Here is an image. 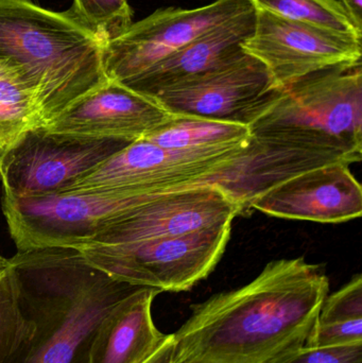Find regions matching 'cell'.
<instances>
[{
	"instance_id": "cell-1",
	"label": "cell",
	"mask_w": 362,
	"mask_h": 363,
	"mask_svg": "<svg viewBox=\"0 0 362 363\" xmlns=\"http://www.w3.org/2000/svg\"><path fill=\"white\" fill-rule=\"evenodd\" d=\"M322 267L274 260L248 285L193 305L172 334L174 357L208 363H278L306 345L329 296Z\"/></svg>"
},
{
	"instance_id": "cell-2",
	"label": "cell",
	"mask_w": 362,
	"mask_h": 363,
	"mask_svg": "<svg viewBox=\"0 0 362 363\" xmlns=\"http://www.w3.org/2000/svg\"><path fill=\"white\" fill-rule=\"evenodd\" d=\"M6 264L32 324L8 363H89L102 320L144 288L111 277L77 247L18 251Z\"/></svg>"
},
{
	"instance_id": "cell-3",
	"label": "cell",
	"mask_w": 362,
	"mask_h": 363,
	"mask_svg": "<svg viewBox=\"0 0 362 363\" xmlns=\"http://www.w3.org/2000/svg\"><path fill=\"white\" fill-rule=\"evenodd\" d=\"M102 55L103 43L72 10L0 0V64L31 91L38 125L108 80Z\"/></svg>"
},
{
	"instance_id": "cell-4",
	"label": "cell",
	"mask_w": 362,
	"mask_h": 363,
	"mask_svg": "<svg viewBox=\"0 0 362 363\" xmlns=\"http://www.w3.org/2000/svg\"><path fill=\"white\" fill-rule=\"evenodd\" d=\"M251 135L307 150L362 159V64H344L284 87Z\"/></svg>"
},
{
	"instance_id": "cell-5",
	"label": "cell",
	"mask_w": 362,
	"mask_h": 363,
	"mask_svg": "<svg viewBox=\"0 0 362 363\" xmlns=\"http://www.w3.org/2000/svg\"><path fill=\"white\" fill-rule=\"evenodd\" d=\"M231 226L120 245L91 243L77 249L119 281L161 292L187 291L214 270L229 242Z\"/></svg>"
},
{
	"instance_id": "cell-6",
	"label": "cell",
	"mask_w": 362,
	"mask_h": 363,
	"mask_svg": "<svg viewBox=\"0 0 362 363\" xmlns=\"http://www.w3.org/2000/svg\"><path fill=\"white\" fill-rule=\"evenodd\" d=\"M131 143L29 128L0 152L4 194L35 198L66 191Z\"/></svg>"
},
{
	"instance_id": "cell-7",
	"label": "cell",
	"mask_w": 362,
	"mask_h": 363,
	"mask_svg": "<svg viewBox=\"0 0 362 363\" xmlns=\"http://www.w3.org/2000/svg\"><path fill=\"white\" fill-rule=\"evenodd\" d=\"M254 8L250 0H216L196 9L167 8L132 23L103 45L106 78L123 83L199 36Z\"/></svg>"
},
{
	"instance_id": "cell-8",
	"label": "cell",
	"mask_w": 362,
	"mask_h": 363,
	"mask_svg": "<svg viewBox=\"0 0 362 363\" xmlns=\"http://www.w3.org/2000/svg\"><path fill=\"white\" fill-rule=\"evenodd\" d=\"M242 148L212 152L172 151L140 138L115 153L66 191L145 196L205 185Z\"/></svg>"
},
{
	"instance_id": "cell-9",
	"label": "cell",
	"mask_w": 362,
	"mask_h": 363,
	"mask_svg": "<svg viewBox=\"0 0 362 363\" xmlns=\"http://www.w3.org/2000/svg\"><path fill=\"white\" fill-rule=\"evenodd\" d=\"M261 62L244 52L235 61L157 95L167 112L250 127L280 98Z\"/></svg>"
},
{
	"instance_id": "cell-10",
	"label": "cell",
	"mask_w": 362,
	"mask_h": 363,
	"mask_svg": "<svg viewBox=\"0 0 362 363\" xmlns=\"http://www.w3.org/2000/svg\"><path fill=\"white\" fill-rule=\"evenodd\" d=\"M240 208L216 186L146 194L121 211L87 245H120L179 236L232 224Z\"/></svg>"
},
{
	"instance_id": "cell-11",
	"label": "cell",
	"mask_w": 362,
	"mask_h": 363,
	"mask_svg": "<svg viewBox=\"0 0 362 363\" xmlns=\"http://www.w3.org/2000/svg\"><path fill=\"white\" fill-rule=\"evenodd\" d=\"M255 10L254 31L242 49L265 65L280 89L320 70L361 62V42Z\"/></svg>"
},
{
	"instance_id": "cell-12",
	"label": "cell",
	"mask_w": 362,
	"mask_h": 363,
	"mask_svg": "<svg viewBox=\"0 0 362 363\" xmlns=\"http://www.w3.org/2000/svg\"><path fill=\"white\" fill-rule=\"evenodd\" d=\"M251 209L282 219L344 223L362 215V189L349 164H332L283 182Z\"/></svg>"
},
{
	"instance_id": "cell-13",
	"label": "cell",
	"mask_w": 362,
	"mask_h": 363,
	"mask_svg": "<svg viewBox=\"0 0 362 363\" xmlns=\"http://www.w3.org/2000/svg\"><path fill=\"white\" fill-rule=\"evenodd\" d=\"M171 116L153 98L108 80L70 104L45 127L62 133L134 142Z\"/></svg>"
},
{
	"instance_id": "cell-14",
	"label": "cell",
	"mask_w": 362,
	"mask_h": 363,
	"mask_svg": "<svg viewBox=\"0 0 362 363\" xmlns=\"http://www.w3.org/2000/svg\"><path fill=\"white\" fill-rule=\"evenodd\" d=\"M336 163L352 164L336 153L307 150L251 135L250 143L230 160L205 185L216 186L237 203L240 213L253 201L304 172Z\"/></svg>"
},
{
	"instance_id": "cell-15",
	"label": "cell",
	"mask_w": 362,
	"mask_h": 363,
	"mask_svg": "<svg viewBox=\"0 0 362 363\" xmlns=\"http://www.w3.org/2000/svg\"><path fill=\"white\" fill-rule=\"evenodd\" d=\"M255 21L256 10L253 8L199 36L123 85L154 98L181 83L227 65L244 55L242 45L254 31Z\"/></svg>"
},
{
	"instance_id": "cell-16",
	"label": "cell",
	"mask_w": 362,
	"mask_h": 363,
	"mask_svg": "<svg viewBox=\"0 0 362 363\" xmlns=\"http://www.w3.org/2000/svg\"><path fill=\"white\" fill-rule=\"evenodd\" d=\"M159 294L144 287L117 305L96 332L89 363H144L150 358L170 337L152 319L153 300Z\"/></svg>"
},
{
	"instance_id": "cell-17",
	"label": "cell",
	"mask_w": 362,
	"mask_h": 363,
	"mask_svg": "<svg viewBox=\"0 0 362 363\" xmlns=\"http://www.w3.org/2000/svg\"><path fill=\"white\" fill-rule=\"evenodd\" d=\"M144 138L166 150L212 152L247 146L251 132L246 125L172 115Z\"/></svg>"
},
{
	"instance_id": "cell-18",
	"label": "cell",
	"mask_w": 362,
	"mask_h": 363,
	"mask_svg": "<svg viewBox=\"0 0 362 363\" xmlns=\"http://www.w3.org/2000/svg\"><path fill=\"white\" fill-rule=\"evenodd\" d=\"M255 9L362 42L359 29L339 0H250Z\"/></svg>"
},
{
	"instance_id": "cell-19",
	"label": "cell",
	"mask_w": 362,
	"mask_h": 363,
	"mask_svg": "<svg viewBox=\"0 0 362 363\" xmlns=\"http://www.w3.org/2000/svg\"><path fill=\"white\" fill-rule=\"evenodd\" d=\"M34 125L38 117L33 95L13 70L0 64V152Z\"/></svg>"
},
{
	"instance_id": "cell-20",
	"label": "cell",
	"mask_w": 362,
	"mask_h": 363,
	"mask_svg": "<svg viewBox=\"0 0 362 363\" xmlns=\"http://www.w3.org/2000/svg\"><path fill=\"white\" fill-rule=\"evenodd\" d=\"M32 324L21 311L8 264L0 272V363H8L29 338Z\"/></svg>"
},
{
	"instance_id": "cell-21",
	"label": "cell",
	"mask_w": 362,
	"mask_h": 363,
	"mask_svg": "<svg viewBox=\"0 0 362 363\" xmlns=\"http://www.w3.org/2000/svg\"><path fill=\"white\" fill-rule=\"evenodd\" d=\"M72 11L103 45L132 23L128 0H74Z\"/></svg>"
},
{
	"instance_id": "cell-22",
	"label": "cell",
	"mask_w": 362,
	"mask_h": 363,
	"mask_svg": "<svg viewBox=\"0 0 362 363\" xmlns=\"http://www.w3.org/2000/svg\"><path fill=\"white\" fill-rule=\"evenodd\" d=\"M362 319V277L355 275L335 294L327 296L319 313V323Z\"/></svg>"
},
{
	"instance_id": "cell-23",
	"label": "cell",
	"mask_w": 362,
	"mask_h": 363,
	"mask_svg": "<svg viewBox=\"0 0 362 363\" xmlns=\"http://www.w3.org/2000/svg\"><path fill=\"white\" fill-rule=\"evenodd\" d=\"M362 343V319L317 323L310 333L306 347H334Z\"/></svg>"
},
{
	"instance_id": "cell-24",
	"label": "cell",
	"mask_w": 362,
	"mask_h": 363,
	"mask_svg": "<svg viewBox=\"0 0 362 363\" xmlns=\"http://www.w3.org/2000/svg\"><path fill=\"white\" fill-rule=\"evenodd\" d=\"M278 363H362V343L334 347L304 345Z\"/></svg>"
},
{
	"instance_id": "cell-25",
	"label": "cell",
	"mask_w": 362,
	"mask_h": 363,
	"mask_svg": "<svg viewBox=\"0 0 362 363\" xmlns=\"http://www.w3.org/2000/svg\"><path fill=\"white\" fill-rule=\"evenodd\" d=\"M174 336L170 335L169 339L144 363H174Z\"/></svg>"
},
{
	"instance_id": "cell-26",
	"label": "cell",
	"mask_w": 362,
	"mask_h": 363,
	"mask_svg": "<svg viewBox=\"0 0 362 363\" xmlns=\"http://www.w3.org/2000/svg\"><path fill=\"white\" fill-rule=\"evenodd\" d=\"M355 25L362 30V0H339Z\"/></svg>"
},
{
	"instance_id": "cell-27",
	"label": "cell",
	"mask_w": 362,
	"mask_h": 363,
	"mask_svg": "<svg viewBox=\"0 0 362 363\" xmlns=\"http://www.w3.org/2000/svg\"><path fill=\"white\" fill-rule=\"evenodd\" d=\"M174 363H208L200 362V360L189 359V358H176L174 357Z\"/></svg>"
},
{
	"instance_id": "cell-28",
	"label": "cell",
	"mask_w": 362,
	"mask_h": 363,
	"mask_svg": "<svg viewBox=\"0 0 362 363\" xmlns=\"http://www.w3.org/2000/svg\"><path fill=\"white\" fill-rule=\"evenodd\" d=\"M6 259H4L0 255V272H1L2 269H4V264H6Z\"/></svg>"
}]
</instances>
